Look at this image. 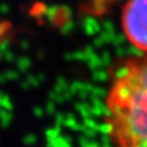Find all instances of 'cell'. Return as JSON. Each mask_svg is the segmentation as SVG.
Here are the masks:
<instances>
[{
  "mask_svg": "<svg viewBox=\"0 0 147 147\" xmlns=\"http://www.w3.org/2000/svg\"><path fill=\"white\" fill-rule=\"evenodd\" d=\"M104 120L114 147H147V54L127 58L115 70Z\"/></svg>",
  "mask_w": 147,
  "mask_h": 147,
  "instance_id": "cell-1",
  "label": "cell"
},
{
  "mask_svg": "<svg viewBox=\"0 0 147 147\" xmlns=\"http://www.w3.org/2000/svg\"><path fill=\"white\" fill-rule=\"evenodd\" d=\"M121 27L127 42L147 54V0H127L121 12Z\"/></svg>",
  "mask_w": 147,
  "mask_h": 147,
  "instance_id": "cell-2",
  "label": "cell"
}]
</instances>
